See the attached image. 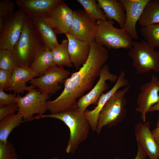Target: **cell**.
Listing matches in <instances>:
<instances>
[{
  "label": "cell",
  "mask_w": 159,
  "mask_h": 159,
  "mask_svg": "<svg viewBox=\"0 0 159 159\" xmlns=\"http://www.w3.org/2000/svg\"><path fill=\"white\" fill-rule=\"evenodd\" d=\"M108 57L105 47L95 41L91 43L89 55L86 62L65 80L64 89L60 95L53 100L47 101V108L50 114L77 109V100L92 87Z\"/></svg>",
  "instance_id": "obj_1"
},
{
  "label": "cell",
  "mask_w": 159,
  "mask_h": 159,
  "mask_svg": "<svg viewBox=\"0 0 159 159\" xmlns=\"http://www.w3.org/2000/svg\"><path fill=\"white\" fill-rule=\"evenodd\" d=\"M45 50L32 18L28 15L21 36L12 51L17 66L30 67Z\"/></svg>",
  "instance_id": "obj_2"
},
{
  "label": "cell",
  "mask_w": 159,
  "mask_h": 159,
  "mask_svg": "<svg viewBox=\"0 0 159 159\" xmlns=\"http://www.w3.org/2000/svg\"><path fill=\"white\" fill-rule=\"evenodd\" d=\"M44 118L59 120L69 128V138L66 148L67 153H73L88 136L91 129L90 122L84 113L77 108L57 114L37 115L34 117L33 120Z\"/></svg>",
  "instance_id": "obj_3"
},
{
  "label": "cell",
  "mask_w": 159,
  "mask_h": 159,
  "mask_svg": "<svg viewBox=\"0 0 159 159\" xmlns=\"http://www.w3.org/2000/svg\"><path fill=\"white\" fill-rule=\"evenodd\" d=\"M130 85L122 90H118L105 104L98 117L96 132L99 134L103 127H115L122 122L126 115V106L127 101L126 95L129 91Z\"/></svg>",
  "instance_id": "obj_4"
},
{
  "label": "cell",
  "mask_w": 159,
  "mask_h": 159,
  "mask_svg": "<svg viewBox=\"0 0 159 159\" xmlns=\"http://www.w3.org/2000/svg\"><path fill=\"white\" fill-rule=\"evenodd\" d=\"M145 41H133L128 55L132 60V65L138 74L153 70L159 73V52L155 50Z\"/></svg>",
  "instance_id": "obj_5"
},
{
  "label": "cell",
  "mask_w": 159,
  "mask_h": 159,
  "mask_svg": "<svg viewBox=\"0 0 159 159\" xmlns=\"http://www.w3.org/2000/svg\"><path fill=\"white\" fill-rule=\"evenodd\" d=\"M97 28L95 42L109 49H129L132 47V39L122 28L114 27L107 20L97 21Z\"/></svg>",
  "instance_id": "obj_6"
},
{
  "label": "cell",
  "mask_w": 159,
  "mask_h": 159,
  "mask_svg": "<svg viewBox=\"0 0 159 159\" xmlns=\"http://www.w3.org/2000/svg\"><path fill=\"white\" fill-rule=\"evenodd\" d=\"M28 16L21 9L3 17L0 29V49L12 51L18 41Z\"/></svg>",
  "instance_id": "obj_7"
},
{
  "label": "cell",
  "mask_w": 159,
  "mask_h": 159,
  "mask_svg": "<svg viewBox=\"0 0 159 159\" xmlns=\"http://www.w3.org/2000/svg\"><path fill=\"white\" fill-rule=\"evenodd\" d=\"M35 87L32 89L24 96H16V103L18 105V113L22 116L25 121L33 120V115H44L48 110L47 102L49 95L42 92Z\"/></svg>",
  "instance_id": "obj_8"
},
{
  "label": "cell",
  "mask_w": 159,
  "mask_h": 159,
  "mask_svg": "<svg viewBox=\"0 0 159 159\" xmlns=\"http://www.w3.org/2000/svg\"><path fill=\"white\" fill-rule=\"evenodd\" d=\"M70 72L64 67L55 65L50 67L43 75L34 78L28 83L42 92L48 95L55 94L62 88L60 84L69 77Z\"/></svg>",
  "instance_id": "obj_9"
},
{
  "label": "cell",
  "mask_w": 159,
  "mask_h": 159,
  "mask_svg": "<svg viewBox=\"0 0 159 159\" xmlns=\"http://www.w3.org/2000/svg\"><path fill=\"white\" fill-rule=\"evenodd\" d=\"M97 21L82 10L73 11L72 23L68 33L73 37L90 43L95 41Z\"/></svg>",
  "instance_id": "obj_10"
},
{
  "label": "cell",
  "mask_w": 159,
  "mask_h": 159,
  "mask_svg": "<svg viewBox=\"0 0 159 159\" xmlns=\"http://www.w3.org/2000/svg\"><path fill=\"white\" fill-rule=\"evenodd\" d=\"M118 78V76L110 72L108 66L105 64L102 69L99 80L93 88L88 93L78 99L77 108L84 113L90 105H97L100 97L108 89V86L106 81L116 82Z\"/></svg>",
  "instance_id": "obj_11"
},
{
  "label": "cell",
  "mask_w": 159,
  "mask_h": 159,
  "mask_svg": "<svg viewBox=\"0 0 159 159\" xmlns=\"http://www.w3.org/2000/svg\"><path fill=\"white\" fill-rule=\"evenodd\" d=\"M73 11L62 0L50 9L47 18L56 34L69 33L72 22Z\"/></svg>",
  "instance_id": "obj_12"
},
{
  "label": "cell",
  "mask_w": 159,
  "mask_h": 159,
  "mask_svg": "<svg viewBox=\"0 0 159 159\" xmlns=\"http://www.w3.org/2000/svg\"><path fill=\"white\" fill-rule=\"evenodd\" d=\"M140 89L135 110L140 113L141 118L145 122L149 109L159 101V80L157 76L153 75L151 80L141 85Z\"/></svg>",
  "instance_id": "obj_13"
},
{
  "label": "cell",
  "mask_w": 159,
  "mask_h": 159,
  "mask_svg": "<svg viewBox=\"0 0 159 159\" xmlns=\"http://www.w3.org/2000/svg\"><path fill=\"white\" fill-rule=\"evenodd\" d=\"M149 121L139 122L134 126V133L139 143L149 159H158L159 145L155 141L150 129Z\"/></svg>",
  "instance_id": "obj_14"
},
{
  "label": "cell",
  "mask_w": 159,
  "mask_h": 159,
  "mask_svg": "<svg viewBox=\"0 0 159 159\" xmlns=\"http://www.w3.org/2000/svg\"><path fill=\"white\" fill-rule=\"evenodd\" d=\"M150 0H120L125 8L126 19L122 29L130 37L135 39H138L136 25L143 13L145 6Z\"/></svg>",
  "instance_id": "obj_15"
},
{
  "label": "cell",
  "mask_w": 159,
  "mask_h": 159,
  "mask_svg": "<svg viewBox=\"0 0 159 159\" xmlns=\"http://www.w3.org/2000/svg\"><path fill=\"white\" fill-rule=\"evenodd\" d=\"M38 77L30 67L18 66L13 71L10 79L3 89L4 91H13L17 95L23 94L25 91H29L35 87L32 85L27 86L26 83Z\"/></svg>",
  "instance_id": "obj_16"
},
{
  "label": "cell",
  "mask_w": 159,
  "mask_h": 159,
  "mask_svg": "<svg viewBox=\"0 0 159 159\" xmlns=\"http://www.w3.org/2000/svg\"><path fill=\"white\" fill-rule=\"evenodd\" d=\"M125 77V72L123 70H122L113 87L106 93L102 95L96 107L92 110H86L84 112V114L90 122L91 129L93 131L96 132L99 115L106 103L120 88L128 85L129 81Z\"/></svg>",
  "instance_id": "obj_17"
},
{
  "label": "cell",
  "mask_w": 159,
  "mask_h": 159,
  "mask_svg": "<svg viewBox=\"0 0 159 159\" xmlns=\"http://www.w3.org/2000/svg\"><path fill=\"white\" fill-rule=\"evenodd\" d=\"M68 40V49L70 61L77 70L85 63L89 57L90 43L65 34Z\"/></svg>",
  "instance_id": "obj_18"
},
{
  "label": "cell",
  "mask_w": 159,
  "mask_h": 159,
  "mask_svg": "<svg viewBox=\"0 0 159 159\" xmlns=\"http://www.w3.org/2000/svg\"><path fill=\"white\" fill-rule=\"evenodd\" d=\"M60 0H16V4L31 18H47L51 8Z\"/></svg>",
  "instance_id": "obj_19"
},
{
  "label": "cell",
  "mask_w": 159,
  "mask_h": 159,
  "mask_svg": "<svg viewBox=\"0 0 159 159\" xmlns=\"http://www.w3.org/2000/svg\"><path fill=\"white\" fill-rule=\"evenodd\" d=\"M32 18L45 50L51 51L58 46L59 44L57 39V34L47 18L35 17Z\"/></svg>",
  "instance_id": "obj_20"
},
{
  "label": "cell",
  "mask_w": 159,
  "mask_h": 159,
  "mask_svg": "<svg viewBox=\"0 0 159 159\" xmlns=\"http://www.w3.org/2000/svg\"><path fill=\"white\" fill-rule=\"evenodd\" d=\"M97 4L104 11L109 20H115L122 28L125 23L126 15L123 4L119 0H97Z\"/></svg>",
  "instance_id": "obj_21"
},
{
  "label": "cell",
  "mask_w": 159,
  "mask_h": 159,
  "mask_svg": "<svg viewBox=\"0 0 159 159\" xmlns=\"http://www.w3.org/2000/svg\"><path fill=\"white\" fill-rule=\"evenodd\" d=\"M159 23V0H150L145 7L139 20L141 27Z\"/></svg>",
  "instance_id": "obj_22"
},
{
  "label": "cell",
  "mask_w": 159,
  "mask_h": 159,
  "mask_svg": "<svg viewBox=\"0 0 159 159\" xmlns=\"http://www.w3.org/2000/svg\"><path fill=\"white\" fill-rule=\"evenodd\" d=\"M20 114H11L0 121V142L6 143L9 135L16 127L24 122Z\"/></svg>",
  "instance_id": "obj_23"
},
{
  "label": "cell",
  "mask_w": 159,
  "mask_h": 159,
  "mask_svg": "<svg viewBox=\"0 0 159 159\" xmlns=\"http://www.w3.org/2000/svg\"><path fill=\"white\" fill-rule=\"evenodd\" d=\"M55 65L51 51L45 50L36 58L30 67L39 77Z\"/></svg>",
  "instance_id": "obj_24"
},
{
  "label": "cell",
  "mask_w": 159,
  "mask_h": 159,
  "mask_svg": "<svg viewBox=\"0 0 159 159\" xmlns=\"http://www.w3.org/2000/svg\"><path fill=\"white\" fill-rule=\"evenodd\" d=\"M68 46L67 39H64L58 46L51 50L53 60L56 65L69 67L73 66L70 61Z\"/></svg>",
  "instance_id": "obj_25"
},
{
  "label": "cell",
  "mask_w": 159,
  "mask_h": 159,
  "mask_svg": "<svg viewBox=\"0 0 159 159\" xmlns=\"http://www.w3.org/2000/svg\"><path fill=\"white\" fill-rule=\"evenodd\" d=\"M84 11L90 17L98 21L107 20L105 14L94 0H77Z\"/></svg>",
  "instance_id": "obj_26"
},
{
  "label": "cell",
  "mask_w": 159,
  "mask_h": 159,
  "mask_svg": "<svg viewBox=\"0 0 159 159\" xmlns=\"http://www.w3.org/2000/svg\"><path fill=\"white\" fill-rule=\"evenodd\" d=\"M140 32L150 46L159 47V23L141 27Z\"/></svg>",
  "instance_id": "obj_27"
},
{
  "label": "cell",
  "mask_w": 159,
  "mask_h": 159,
  "mask_svg": "<svg viewBox=\"0 0 159 159\" xmlns=\"http://www.w3.org/2000/svg\"><path fill=\"white\" fill-rule=\"evenodd\" d=\"M18 66L11 51L0 49V69L11 72Z\"/></svg>",
  "instance_id": "obj_28"
},
{
  "label": "cell",
  "mask_w": 159,
  "mask_h": 159,
  "mask_svg": "<svg viewBox=\"0 0 159 159\" xmlns=\"http://www.w3.org/2000/svg\"><path fill=\"white\" fill-rule=\"evenodd\" d=\"M0 159H18L15 148L8 141L4 143L0 142Z\"/></svg>",
  "instance_id": "obj_29"
},
{
  "label": "cell",
  "mask_w": 159,
  "mask_h": 159,
  "mask_svg": "<svg viewBox=\"0 0 159 159\" xmlns=\"http://www.w3.org/2000/svg\"><path fill=\"white\" fill-rule=\"evenodd\" d=\"M15 7V4L11 0H0V17H4L12 13Z\"/></svg>",
  "instance_id": "obj_30"
},
{
  "label": "cell",
  "mask_w": 159,
  "mask_h": 159,
  "mask_svg": "<svg viewBox=\"0 0 159 159\" xmlns=\"http://www.w3.org/2000/svg\"><path fill=\"white\" fill-rule=\"evenodd\" d=\"M16 94H8L3 88H0V107L11 105L16 103Z\"/></svg>",
  "instance_id": "obj_31"
},
{
  "label": "cell",
  "mask_w": 159,
  "mask_h": 159,
  "mask_svg": "<svg viewBox=\"0 0 159 159\" xmlns=\"http://www.w3.org/2000/svg\"><path fill=\"white\" fill-rule=\"evenodd\" d=\"M18 110V106L16 103L0 107V121L7 116L15 113Z\"/></svg>",
  "instance_id": "obj_32"
},
{
  "label": "cell",
  "mask_w": 159,
  "mask_h": 159,
  "mask_svg": "<svg viewBox=\"0 0 159 159\" xmlns=\"http://www.w3.org/2000/svg\"><path fill=\"white\" fill-rule=\"evenodd\" d=\"M12 72L0 69V88H3L10 79Z\"/></svg>",
  "instance_id": "obj_33"
},
{
  "label": "cell",
  "mask_w": 159,
  "mask_h": 159,
  "mask_svg": "<svg viewBox=\"0 0 159 159\" xmlns=\"http://www.w3.org/2000/svg\"><path fill=\"white\" fill-rule=\"evenodd\" d=\"M137 143V152L136 157L134 159H147V156L138 143ZM114 159H124L118 157H116Z\"/></svg>",
  "instance_id": "obj_34"
},
{
  "label": "cell",
  "mask_w": 159,
  "mask_h": 159,
  "mask_svg": "<svg viewBox=\"0 0 159 159\" xmlns=\"http://www.w3.org/2000/svg\"><path fill=\"white\" fill-rule=\"evenodd\" d=\"M152 132L155 141L159 145V127H157Z\"/></svg>",
  "instance_id": "obj_35"
},
{
  "label": "cell",
  "mask_w": 159,
  "mask_h": 159,
  "mask_svg": "<svg viewBox=\"0 0 159 159\" xmlns=\"http://www.w3.org/2000/svg\"><path fill=\"white\" fill-rule=\"evenodd\" d=\"M156 111H159V101L150 108L148 112H152Z\"/></svg>",
  "instance_id": "obj_36"
},
{
  "label": "cell",
  "mask_w": 159,
  "mask_h": 159,
  "mask_svg": "<svg viewBox=\"0 0 159 159\" xmlns=\"http://www.w3.org/2000/svg\"><path fill=\"white\" fill-rule=\"evenodd\" d=\"M157 127H159V115L158 117L157 121L156 123Z\"/></svg>",
  "instance_id": "obj_37"
},
{
  "label": "cell",
  "mask_w": 159,
  "mask_h": 159,
  "mask_svg": "<svg viewBox=\"0 0 159 159\" xmlns=\"http://www.w3.org/2000/svg\"><path fill=\"white\" fill-rule=\"evenodd\" d=\"M49 159H58L57 158V157H54V158H51Z\"/></svg>",
  "instance_id": "obj_38"
},
{
  "label": "cell",
  "mask_w": 159,
  "mask_h": 159,
  "mask_svg": "<svg viewBox=\"0 0 159 159\" xmlns=\"http://www.w3.org/2000/svg\"><path fill=\"white\" fill-rule=\"evenodd\" d=\"M158 159H159V156H158Z\"/></svg>",
  "instance_id": "obj_39"
},
{
  "label": "cell",
  "mask_w": 159,
  "mask_h": 159,
  "mask_svg": "<svg viewBox=\"0 0 159 159\" xmlns=\"http://www.w3.org/2000/svg\"><path fill=\"white\" fill-rule=\"evenodd\" d=\"M32 159H35V158H32Z\"/></svg>",
  "instance_id": "obj_40"
}]
</instances>
